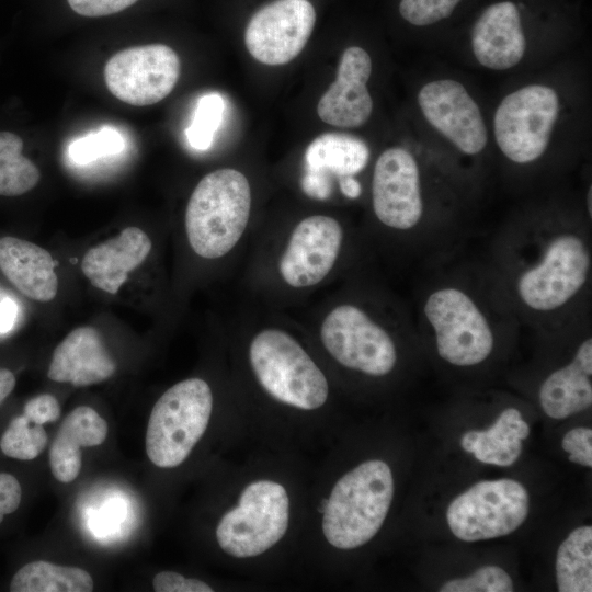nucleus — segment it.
I'll list each match as a JSON object with an SVG mask.
<instances>
[{
    "mask_svg": "<svg viewBox=\"0 0 592 592\" xmlns=\"http://www.w3.org/2000/svg\"><path fill=\"white\" fill-rule=\"evenodd\" d=\"M512 270L517 304L531 315L548 317L574 301L588 285L591 250L582 232H543Z\"/></svg>",
    "mask_w": 592,
    "mask_h": 592,
    "instance_id": "nucleus-1",
    "label": "nucleus"
},
{
    "mask_svg": "<svg viewBox=\"0 0 592 592\" xmlns=\"http://www.w3.org/2000/svg\"><path fill=\"white\" fill-rule=\"evenodd\" d=\"M266 249L264 275L274 291L305 295L329 282L348 254L350 232L332 215L310 214L278 232Z\"/></svg>",
    "mask_w": 592,
    "mask_h": 592,
    "instance_id": "nucleus-2",
    "label": "nucleus"
},
{
    "mask_svg": "<svg viewBox=\"0 0 592 592\" xmlns=\"http://www.w3.org/2000/svg\"><path fill=\"white\" fill-rule=\"evenodd\" d=\"M390 323L371 301L352 295L331 298L310 322L323 350L338 364L373 377L390 374L397 364Z\"/></svg>",
    "mask_w": 592,
    "mask_h": 592,
    "instance_id": "nucleus-3",
    "label": "nucleus"
},
{
    "mask_svg": "<svg viewBox=\"0 0 592 592\" xmlns=\"http://www.w3.org/2000/svg\"><path fill=\"white\" fill-rule=\"evenodd\" d=\"M252 215V189L248 178L234 168L204 175L186 204L184 230L190 249L206 261L234 254L248 235Z\"/></svg>",
    "mask_w": 592,
    "mask_h": 592,
    "instance_id": "nucleus-4",
    "label": "nucleus"
},
{
    "mask_svg": "<svg viewBox=\"0 0 592 592\" xmlns=\"http://www.w3.org/2000/svg\"><path fill=\"white\" fill-rule=\"evenodd\" d=\"M284 322H261L248 344L249 364L261 388L276 401L316 410L329 396V383Z\"/></svg>",
    "mask_w": 592,
    "mask_h": 592,
    "instance_id": "nucleus-5",
    "label": "nucleus"
},
{
    "mask_svg": "<svg viewBox=\"0 0 592 592\" xmlns=\"http://www.w3.org/2000/svg\"><path fill=\"white\" fill-rule=\"evenodd\" d=\"M394 497L390 467L383 460L364 462L342 476L326 501L322 532L339 549H354L380 530Z\"/></svg>",
    "mask_w": 592,
    "mask_h": 592,
    "instance_id": "nucleus-6",
    "label": "nucleus"
},
{
    "mask_svg": "<svg viewBox=\"0 0 592 592\" xmlns=\"http://www.w3.org/2000/svg\"><path fill=\"white\" fill-rule=\"evenodd\" d=\"M422 317L432 331L439 356L445 362L467 367L491 355L494 323L469 289L452 283L436 286L423 300Z\"/></svg>",
    "mask_w": 592,
    "mask_h": 592,
    "instance_id": "nucleus-7",
    "label": "nucleus"
},
{
    "mask_svg": "<svg viewBox=\"0 0 592 592\" xmlns=\"http://www.w3.org/2000/svg\"><path fill=\"white\" fill-rule=\"evenodd\" d=\"M213 410L207 382L192 377L167 389L156 401L146 431V453L157 467L182 464L203 436Z\"/></svg>",
    "mask_w": 592,
    "mask_h": 592,
    "instance_id": "nucleus-8",
    "label": "nucleus"
},
{
    "mask_svg": "<svg viewBox=\"0 0 592 592\" xmlns=\"http://www.w3.org/2000/svg\"><path fill=\"white\" fill-rule=\"evenodd\" d=\"M289 499L285 488L272 480L248 485L236 508L226 512L216 528L220 548L236 558L263 554L285 535Z\"/></svg>",
    "mask_w": 592,
    "mask_h": 592,
    "instance_id": "nucleus-9",
    "label": "nucleus"
},
{
    "mask_svg": "<svg viewBox=\"0 0 592 592\" xmlns=\"http://www.w3.org/2000/svg\"><path fill=\"white\" fill-rule=\"evenodd\" d=\"M525 487L513 479L479 481L447 508L452 533L464 542H478L513 533L527 517Z\"/></svg>",
    "mask_w": 592,
    "mask_h": 592,
    "instance_id": "nucleus-10",
    "label": "nucleus"
},
{
    "mask_svg": "<svg viewBox=\"0 0 592 592\" xmlns=\"http://www.w3.org/2000/svg\"><path fill=\"white\" fill-rule=\"evenodd\" d=\"M559 113L556 91L526 86L506 95L494 115V136L506 158L516 163L538 159L546 150Z\"/></svg>",
    "mask_w": 592,
    "mask_h": 592,
    "instance_id": "nucleus-11",
    "label": "nucleus"
},
{
    "mask_svg": "<svg viewBox=\"0 0 592 592\" xmlns=\"http://www.w3.org/2000/svg\"><path fill=\"white\" fill-rule=\"evenodd\" d=\"M177 53L163 44L123 49L104 67V81L119 101L134 106L158 103L174 89L180 76Z\"/></svg>",
    "mask_w": 592,
    "mask_h": 592,
    "instance_id": "nucleus-12",
    "label": "nucleus"
},
{
    "mask_svg": "<svg viewBox=\"0 0 592 592\" xmlns=\"http://www.w3.org/2000/svg\"><path fill=\"white\" fill-rule=\"evenodd\" d=\"M372 206L377 221L392 235H409L423 217L419 166L400 147L377 158L372 179Z\"/></svg>",
    "mask_w": 592,
    "mask_h": 592,
    "instance_id": "nucleus-13",
    "label": "nucleus"
},
{
    "mask_svg": "<svg viewBox=\"0 0 592 592\" xmlns=\"http://www.w3.org/2000/svg\"><path fill=\"white\" fill-rule=\"evenodd\" d=\"M316 22L308 0H275L250 19L244 44L250 55L269 66H280L296 58L306 46Z\"/></svg>",
    "mask_w": 592,
    "mask_h": 592,
    "instance_id": "nucleus-14",
    "label": "nucleus"
},
{
    "mask_svg": "<svg viewBox=\"0 0 592 592\" xmlns=\"http://www.w3.org/2000/svg\"><path fill=\"white\" fill-rule=\"evenodd\" d=\"M418 102L426 121L462 152L479 153L487 145V128L476 102L454 80L426 83Z\"/></svg>",
    "mask_w": 592,
    "mask_h": 592,
    "instance_id": "nucleus-15",
    "label": "nucleus"
},
{
    "mask_svg": "<svg viewBox=\"0 0 592 592\" xmlns=\"http://www.w3.org/2000/svg\"><path fill=\"white\" fill-rule=\"evenodd\" d=\"M372 73L369 55L361 47H348L342 56L335 80L320 98L317 113L329 125L354 128L364 125L373 110L366 83Z\"/></svg>",
    "mask_w": 592,
    "mask_h": 592,
    "instance_id": "nucleus-16",
    "label": "nucleus"
},
{
    "mask_svg": "<svg viewBox=\"0 0 592 592\" xmlns=\"http://www.w3.org/2000/svg\"><path fill=\"white\" fill-rule=\"evenodd\" d=\"M303 192L315 200H327L332 192L331 175L354 177L367 164L369 149L364 140L343 133H325L305 151Z\"/></svg>",
    "mask_w": 592,
    "mask_h": 592,
    "instance_id": "nucleus-17",
    "label": "nucleus"
},
{
    "mask_svg": "<svg viewBox=\"0 0 592 592\" xmlns=\"http://www.w3.org/2000/svg\"><path fill=\"white\" fill-rule=\"evenodd\" d=\"M116 364L100 332L89 326L73 329L54 350L47 376L57 383L89 386L110 378Z\"/></svg>",
    "mask_w": 592,
    "mask_h": 592,
    "instance_id": "nucleus-18",
    "label": "nucleus"
},
{
    "mask_svg": "<svg viewBox=\"0 0 592 592\" xmlns=\"http://www.w3.org/2000/svg\"><path fill=\"white\" fill-rule=\"evenodd\" d=\"M151 249L152 241L144 230L126 227L116 237L90 248L82 258L81 270L93 286L114 295Z\"/></svg>",
    "mask_w": 592,
    "mask_h": 592,
    "instance_id": "nucleus-19",
    "label": "nucleus"
},
{
    "mask_svg": "<svg viewBox=\"0 0 592 592\" xmlns=\"http://www.w3.org/2000/svg\"><path fill=\"white\" fill-rule=\"evenodd\" d=\"M471 46L487 68L504 70L519 64L526 43L516 5L510 1L489 5L473 27Z\"/></svg>",
    "mask_w": 592,
    "mask_h": 592,
    "instance_id": "nucleus-20",
    "label": "nucleus"
},
{
    "mask_svg": "<svg viewBox=\"0 0 592 592\" xmlns=\"http://www.w3.org/2000/svg\"><path fill=\"white\" fill-rule=\"evenodd\" d=\"M0 270L26 297L50 301L58 291L52 254L42 247L11 236L0 238Z\"/></svg>",
    "mask_w": 592,
    "mask_h": 592,
    "instance_id": "nucleus-21",
    "label": "nucleus"
},
{
    "mask_svg": "<svg viewBox=\"0 0 592 592\" xmlns=\"http://www.w3.org/2000/svg\"><path fill=\"white\" fill-rule=\"evenodd\" d=\"M543 411L553 419H566L592 405V339L585 338L572 360L554 371L539 388Z\"/></svg>",
    "mask_w": 592,
    "mask_h": 592,
    "instance_id": "nucleus-22",
    "label": "nucleus"
},
{
    "mask_svg": "<svg viewBox=\"0 0 592 592\" xmlns=\"http://www.w3.org/2000/svg\"><path fill=\"white\" fill-rule=\"evenodd\" d=\"M107 435L106 421L92 408L80 406L60 424L49 449L53 476L60 482H71L81 469L80 447L101 445Z\"/></svg>",
    "mask_w": 592,
    "mask_h": 592,
    "instance_id": "nucleus-23",
    "label": "nucleus"
},
{
    "mask_svg": "<svg viewBox=\"0 0 592 592\" xmlns=\"http://www.w3.org/2000/svg\"><path fill=\"white\" fill-rule=\"evenodd\" d=\"M528 434L530 426L521 412L515 408H506L488 430L466 432L460 445L481 463L510 466L520 457L522 441Z\"/></svg>",
    "mask_w": 592,
    "mask_h": 592,
    "instance_id": "nucleus-24",
    "label": "nucleus"
},
{
    "mask_svg": "<svg viewBox=\"0 0 592 592\" xmlns=\"http://www.w3.org/2000/svg\"><path fill=\"white\" fill-rule=\"evenodd\" d=\"M560 592L592 591V527L574 528L560 544L556 557Z\"/></svg>",
    "mask_w": 592,
    "mask_h": 592,
    "instance_id": "nucleus-25",
    "label": "nucleus"
},
{
    "mask_svg": "<svg viewBox=\"0 0 592 592\" xmlns=\"http://www.w3.org/2000/svg\"><path fill=\"white\" fill-rule=\"evenodd\" d=\"M93 580L83 569L44 560L29 562L12 578V592H90Z\"/></svg>",
    "mask_w": 592,
    "mask_h": 592,
    "instance_id": "nucleus-26",
    "label": "nucleus"
},
{
    "mask_svg": "<svg viewBox=\"0 0 592 592\" xmlns=\"http://www.w3.org/2000/svg\"><path fill=\"white\" fill-rule=\"evenodd\" d=\"M23 140L11 132H0V195L19 196L39 181L38 168L22 155Z\"/></svg>",
    "mask_w": 592,
    "mask_h": 592,
    "instance_id": "nucleus-27",
    "label": "nucleus"
},
{
    "mask_svg": "<svg viewBox=\"0 0 592 592\" xmlns=\"http://www.w3.org/2000/svg\"><path fill=\"white\" fill-rule=\"evenodd\" d=\"M47 445V434L42 424L26 417L14 418L0 440L2 453L9 457L30 460L36 458Z\"/></svg>",
    "mask_w": 592,
    "mask_h": 592,
    "instance_id": "nucleus-28",
    "label": "nucleus"
},
{
    "mask_svg": "<svg viewBox=\"0 0 592 592\" xmlns=\"http://www.w3.org/2000/svg\"><path fill=\"white\" fill-rule=\"evenodd\" d=\"M224 111L225 102L218 93H208L198 100L193 121L185 130L187 141L193 148L206 150L210 147L221 124Z\"/></svg>",
    "mask_w": 592,
    "mask_h": 592,
    "instance_id": "nucleus-29",
    "label": "nucleus"
},
{
    "mask_svg": "<svg viewBox=\"0 0 592 592\" xmlns=\"http://www.w3.org/2000/svg\"><path fill=\"white\" fill-rule=\"evenodd\" d=\"M124 146V139L116 129L104 127L73 140L68 147V155L76 164H88L119 153Z\"/></svg>",
    "mask_w": 592,
    "mask_h": 592,
    "instance_id": "nucleus-30",
    "label": "nucleus"
},
{
    "mask_svg": "<svg viewBox=\"0 0 592 592\" xmlns=\"http://www.w3.org/2000/svg\"><path fill=\"white\" fill-rule=\"evenodd\" d=\"M441 592H511L513 582L505 570L498 566H483L465 578L445 582Z\"/></svg>",
    "mask_w": 592,
    "mask_h": 592,
    "instance_id": "nucleus-31",
    "label": "nucleus"
},
{
    "mask_svg": "<svg viewBox=\"0 0 592 592\" xmlns=\"http://www.w3.org/2000/svg\"><path fill=\"white\" fill-rule=\"evenodd\" d=\"M460 0H401L399 12L409 23L425 26L448 18Z\"/></svg>",
    "mask_w": 592,
    "mask_h": 592,
    "instance_id": "nucleus-32",
    "label": "nucleus"
},
{
    "mask_svg": "<svg viewBox=\"0 0 592 592\" xmlns=\"http://www.w3.org/2000/svg\"><path fill=\"white\" fill-rule=\"evenodd\" d=\"M561 447L568 453L570 462L592 467V430L590 428H576L568 431Z\"/></svg>",
    "mask_w": 592,
    "mask_h": 592,
    "instance_id": "nucleus-33",
    "label": "nucleus"
},
{
    "mask_svg": "<svg viewBox=\"0 0 592 592\" xmlns=\"http://www.w3.org/2000/svg\"><path fill=\"white\" fill-rule=\"evenodd\" d=\"M153 590L156 592H213L205 582L185 578L174 571H161L153 577Z\"/></svg>",
    "mask_w": 592,
    "mask_h": 592,
    "instance_id": "nucleus-34",
    "label": "nucleus"
},
{
    "mask_svg": "<svg viewBox=\"0 0 592 592\" xmlns=\"http://www.w3.org/2000/svg\"><path fill=\"white\" fill-rule=\"evenodd\" d=\"M23 415L30 421L43 425L59 419L60 407L53 395L42 394L25 403Z\"/></svg>",
    "mask_w": 592,
    "mask_h": 592,
    "instance_id": "nucleus-35",
    "label": "nucleus"
},
{
    "mask_svg": "<svg viewBox=\"0 0 592 592\" xmlns=\"http://www.w3.org/2000/svg\"><path fill=\"white\" fill-rule=\"evenodd\" d=\"M78 14L89 18L105 16L121 12L138 0H67Z\"/></svg>",
    "mask_w": 592,
    "mask_h": 592,
    "instance_id": "nucleus-36",
    "label": "nucleus"
},
{
    "mask_svg": "<svg viewBox=\"0 0 592 592\" xmlns=\"http://www.w3.org/2000/svg\"><path fill=\"white\" fill-rule=\"evenodd\" d=\"M21 498L22 489L18 479L11 474L0 473V523L19 508Z\"/></svg>",
    "mask_w": 592,
    "mask_h": 592,
    "instance_id": "nucleus-37",
    "label": "nucleus"
},
{
    "mask_svg": "<svg viewBox=\"0 0 592 592\" xmlns=\"http://www.w3.org/2000/svg\"><path fill=\"white\" fill-rule=\"evenodd\" d=\"M18 307L10 298L0 301V332L9 331L15 320Z\"/></svg>",
    "mask_w": 592,
    "mask_h": 592,
    "instance_id": "nucleus-38",
    "label": "nucleus"
},
{
    "mask_svg": "<svg viewBox=\"0 0 592 592\" xmlns=\"http://www.w3.org/2000/svg\"><path fill=\"white\" fill-rule=\"evenodd\" d=\"M341 193L348 198H357L362 193L360 182L354 177H343L339 179Z\"/></svg>",
    "mask_w": 592,
    "mask_h": 592,
    "instance_id": "nucleus-39",
    "label": "nucleus"
},
{
    "mask_svg": "<svg viewBox=\"0 0 592 592\" xmlns=\"http://www.w3.org/2000/svg\"><path fill=\"white\" fill-rule=\"evenodd\" d=\"M15 386L14 374L8 368H0V405L12 392Z\"/></svg>",
    "mask_w": 592,
    "mask_h": 592,
    "instance_id": "nucleus-40",
    "label": "nucleus"
},
{
    "mask_svg": "<svg viewBox=\"0 0 592 592\" xmlns=\"http://www.w3.org/2000/svg\"><path fill=\"white\" fill-rule=\"evenodd\" d=\"M591 194H592V190L591 187L589 189V192H588V195H587V208H588V212H589V216L591 217V214H592V209H591Z\"/></svg>",
    "mask_w": 592,
    "mask_h": 592,
    "instance_id": "nucleus-41",
    "label": "nucleus"
}]
</instances>
